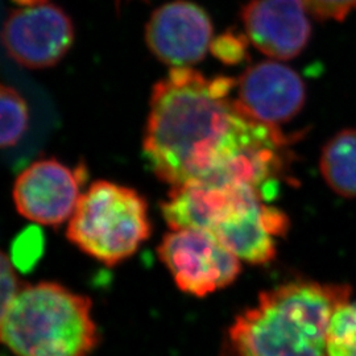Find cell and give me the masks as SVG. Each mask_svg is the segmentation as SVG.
<instances>
[{"instance_id": "obj_1", "label": "cell", "mask_w": 356, "mask_h": 356, "mask_svg": "<svg viewBox=\"0 0 356 356\" xmlns=\"http://www.w3.org/2000/svg\"><path fill=\"white\" fill-rule=\"evenodd\" d=\"M238 81L173 67L152 90L143 153L154 176L172 188L189 182L248 184L276 197L289 153L277 126L243 113L229 92Z\"/></svg>"}, {"instance_id": "obj_2", "label": "cell", "mask_w": 356, "mask_h": 356, "mask_svg": "<svg viewBox=\"0 0 356 356\" xmlns=\"http://www.w3.org/2000/svg\"><path fill=\"white\" fill-rule=\"evenodd\" d=\"M350 296L346 284L306 280L261 292L229 326L220 356H327L331 317Z\"/></svg>"}, {"instance_id": "obj_3", "label": "cell", "mask_w": 356, "mask_h": 356, "mask_svg": "<svg viewBox=\"0 0 356 356\" xmlns=\"http://www.w3.org/2000/svg\"><path fill=\"white\" fill-rule=\"evenodd\" d=\"M161 213L170 229H204L241 260L263 266L275 260L276 238L289 229V219L267 206L248 184L189 182L173 186Z\"/></svg>"}, {"instance_id": "obj_4", "label": "cell", "mask_w": 356, "mask_h": 356, "mask_svg": "<svg viewBox=\"0 0 356 356\" xmlns=\"http://www.w3.org/2000/svg\"><path fill=\"white\" fill-rule=\"evenodd\" d=\"M91 306L57 282L24 284L1 310V342L16 356H89L98 344Z\"/></svg>"}, {"instance_id": "obj_5", "label": "cell", "mask_w": 356, "mask_h": 356, "mask_svg": "<svg viewBox=\"0 0 356 356\" xmlns=\"http://www.w3.org/2000/svg\"><path fill=\"white\" fill-rule=\"evenodd\" d=\"M151 234L144 197L110 181H97L81 195L66 229L70 242L108 267L131 257Z\"/></svg>"}, {"instance_id": "obj_6", "label": "cell", "mask_w": 356, "mask_h": 356, "mask_svg": "<svg viewBox=\"0 0 356 356\" xmlns=\"http://www.w3.org/2000/svg\"><path fill=\"white\" fill-rule=\"evenodd\" d=\"M157 254L178 289L200 298L229 286L242 272L241 259L204 229H172Z\"/></svg>"}, {"instance_id": "obj_7", "label": "cell", "mask_w": 356, "mask_h": 356, "mask_svg": "<svg viewBox=\"0 0 356 356\" xmlns=\"http://www.w3.org/2000/svg\"><path fill=\"white\" fill-rule=\"evenodd\" d=\"M1 38L17 64L44 69L58 64L72 48L74 26L64 10L45 1L10 13Z\"/></svg>"}, {"instance_id": "obj_8", "label": "cell", "mask_w": 356, "mask_h": 356, "mask_svg": "<svg viewBox=\"0 0 356 356\" xmlns=\"http://www.w3.org/2000/svg\"><path fill=\"white\" fill-rule=\"evenodd\" d=\"M83 175L56 159L40 160L24 169L13 185L20 216L47 226H58L74 214Z\"/></svg>"}, {"instance_id": "obj_9", "label": "cell", "mask_w": 356, "mask_h": 356, "mask_svg": "<svg viewBox=\"0 0 356 356\" xmlns=\"http://www.w3.org/2000/svg\"><path fill=\"white\" fill-rule=\"evenodd\" d=\"M145 41L153 54L173 67L204 60L213 42V24L202 7L188 0L166 3L152 13Z\"/></svg>"}, {"instance_id": "obj_10", "label": "cell", "mask_w": 356, "mask_h": 356, "mask_svg": "<svg viewBox=\"0 0 356 356\" xmlns=\"http://www.w3.org/2000/svg\"><path fill=\"white\" fill-rule=\"evenodd\" d=\"M235 99L244 114L254 120L280 126L298 114L305 104V85L286 65L264 61L250 66L238 79Z\"/></svg>"}, {"instance_id": "obj_11", "label": "cell", "mask_w": 356, "mask_h": 356, "mask_svg": "<svg viewBox=\"0 0 356 356\" xmlns=\"http://www.w3.org/2000/svg\"><path fill=\"white\" fill-rule=\"evenodd\" d=\"M304 0H251L242 20L254 47L276 60H291L305 49L312 26Z\"/></svg>"}, {"instance_id": "obj_12", "label": "cell", "mask_w": 356, "mask_h": 356, "mask_svg": "<svg viewBox=\"0 0 356 356\" xmlns=\"http://www.w3.org/2000/svg\"><path fill=\"white\" fill-rule=\"evenodd\" d=\"M321 172L332 191L342 197L355 198L356 129H344L325 145Z\"/></svg>"}, {"instance_id": "obj_13", "label": "cell", "mask_w": 356, "mask_h": 356, "mask_svg": "<svg viewBox=\"0 0 356 356\" xmlns=\"http://www.w3.org/2000/svg\"><path fill=\"white\" fill-rule=\"evenodd\" d=\"M1 110V147L10 148L16 145L26 134L29 123V113L24 98L11 88L1 86L0 91Z\"/></svg>"}, {"instance_id": "obj_14", "label": "cell", "mask_w": 356, "mask_h": 356, "mask_svg": "<svg viewBox=\"0 0 356 356\" xmlns=\"http://www.w3.org/2000/svg\"><path fill=\"white\" fill-rule=\"evenodd\" d=\"M327 356H356V301L344 302L332 314L327 332Z\"/></svg>"}, {"instance_id": "obj_15", "label": "cell", "mask_w": 356, "mask_h": 356, "mask_svg": "<svg viewBox=\"0 0 356 356\" xmlns=\"http://www.w3.org/2000/svg\"><path fill=\"white\" fill-rule=\"evenodd\" d=\"M210 51L223 64H241L247 56V38L239 33L227 31L213 40Z\"/></svg>"}, {"instance_id": "obj_16", "label": "cell", "mask_w": 356, "mask_h": 356, "mask_svg": "<svg viewBox=\"0 0 356 356\" xmlns=\"http://www.w3.org/2000/svg\"><path fill=\"white\" fill-rule=\"evenodd\" d=\"M307 11L319 20H343L356 8V0H304Z\"/></svg>"}, {"instance_id": "obj_17", "label": "cell", "mask_w": 356, "mask_h": 356, "mask_svg": "<svg viewBox=\"0 0 356 356\" xmlns=\"http://www.w3.org/2000/svg\"><path fill=\"white\" fill-rule=\"evenodd\" d=\"M23 285L16 277L13 267V260L7 254H1V310L10 305V302L16 297Z\"/></svg>"}]
</instances>
